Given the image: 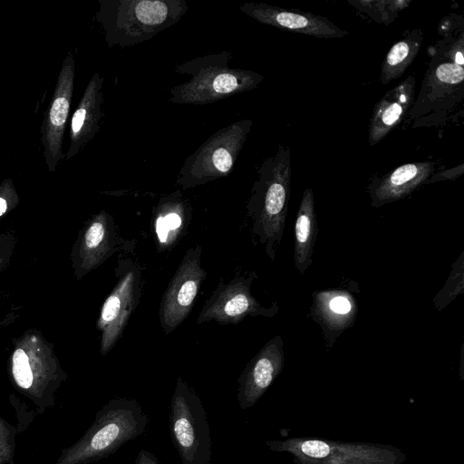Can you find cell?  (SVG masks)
I'll return each mask as SVG.
<instances>
[{
  "label": "cell",
  "mask_w": 464,
  "mask_h": 464,
  "mask_svg": "<svg viewBox=\"0 0 464 464\" xmlns=\"http://www.w3.org/2000/svg\"><path fill=\"white\" fill-rule=\"evenodd\" d=\"M256 173L257 179L246 204V214L251 221L252 234L274 261L282 241L290 199V147L280 144L274 155L262 161Z\"/></svg>",
  "instance_id": "1"
},
{
  "label": "cell",
  "mask_w": 464,
  "mask_h": 464,
  "mask_svg": "<svg viewBox=\"0 0 464 464\" xmlns=\"http://www.w3.org/2000/svg\"><path fill=\"white\" fill-rule=\"evenodd\" d=\"M95 20L109 47L142 44L180 21L186 0H99Z\"/></svg>",
  "instance_id": "2"
},
{
  "label": "cell",
  "mask_w": 464,
  "mask_h": 464,
  "mask_svg": "<svg viewBox=\"0 0 464 464\" xmlns=\"http://www.w3.org/2000/svg\"><path fill=\"white\" fill-rule=\"evenodd\" d=\"M232 58L230 51H221L175 65V72L190 75V78L170 88L169 102L204 105L257 88L264 76L254 71L231 67Z\"/></svg>",
  "instance_id": "3"
},
{
  "label": "cell",
  "mask_w": 464,
  "mask_h": 464,
  "mask_svg": "<svg viewBox=\"0 0 464 464\" xmlns=\"http://www.w3.org/2000/svg\"><path fill=\"white\" fill-rule=\"evenodd\" d=\"M439 33L442 37L433 46V56L427 70L421 91L416 101L414 112L420 116L435 115L450 108V102H457L458 94L463 96L464 80V34L461 28L458 34L457 21L447 17Z\"/></svg>",
  "instance_id": "4"
},
{
  "label": "cell",
  "mask_w": 464,
  "mask_h": 464,
  "mask_svg": "<svg viewBox=\"0 0 464 464\" xmlns=\"http://www.w3.org/2000/svg\"><path fill=\"white\" fill-rule=\"evenodd\" d=\"M267 448L288 453L295 464H403L406 454L391 444L294 437L268 440Z\"/></svg>",
  "instance_id": "5"
},
{
  "label": "cell",
  "mask_w": 464,
  "mask_h": 464,
  "mask_svg": "<svg viewBox=\"0 0 464 464\" xmlns=\"http://www.w3.org/2000/svg\"><path fill=\"white\" fill-rule=\"evenodd\" d=\"M149 417L135 399L116 397L97 413L94 424L75 450L77 461L104 458L141 435Z\"/></svg>",
  "instance_id": "6"
},
{
  "label": "cell",
  "mask_w": 464,
  "mask_h": 464,
  "mask_svg": "<svg viewBox=\"0 0 464 464\" xmlns=\"http://www.w3.org/2000/svg\"><path fill=\"white\" fill-rule=\"evenodd\" d=\"M252 125V120L244 119L214 132L185 160L176 179L177 185L184 189L194 188L228 176Z\"/></svg>",
  "instance_id": "7"
},
{
  "label": "cell",
  "mask_w": 464,
  "mask_h": 464,
  "mask_svg": "<svg viewBox=\"0 0 464 464\" xmlns=\"http://www.w3.org/2000/svg\"><path fill=\"white\" fill-rule=\"evenodd\" d=\"M169 423L182 464H210L212 444L207 411L195 390L180 377L170 399Z\"/></svg>",
  "instance_id": "8"
},
{
  "label": "cell",
  "mask_w": 464,
  "mask_h": 464,
  "mask_svg": "<svg viewBox=\"0 0 464 464\" xmlns=\"http://www.w3.org/2000/svg\"><path fill=\"white\" fill-rule=\"evenodd\" d=\"M115 275L116 285L105 299L98 321V327L102 331V354H106L121 338L142 291L141 267L132 258H119Z\"/></svg>",
  "instance_id": "9"
},
{
  "label": "cell",
  "mask_w": 464,
  "mask_h": 464,
  "mask_svg": "<svg viewBox=\"0 0 464 464\" xmlns=\"http://www.w3.org/2000/svg\"><path fill=\"white\" fill-rule=\"evenodd\" d=\"M256 278V273L252 272L247 276L235 277L227 284L221 280L206 300L196 320L197 324L215 321L219 324H237L249 315L274 317L279 309L277 302L265 307L250 291Z\"/></svg>",
  "instance_id": "10"
},
{
  "label": "cell",
  "mask_w": 464,
  "mask_h": 464,
  "mask_svg": "<svg viewBox=\"0 0 464 464\" xmlns=\"http://www.w3.org/2000/svg\"><path fill=\"white\" fill-rule=\"evenodd\" d=\"M201 253L200 245L186 252L163 294L160 321L166 334L173 332L187 319L207 276L201 266Z\"/></svg>",
  "instance_id": "11"
},
{
  "label": "cell",
  "mask_w": 464,
  "mask_h": 464,
  "mask_svg": "<svg viewBox=\"0 0 464 464\" xmlns=\"http://www.w3.org/2000/svg\"><path fill=\"white\" fill-rule=\"evenodd\" d=\"M75 77V61L69 52L62 63L51 102L41 126L43 154L47 169L53 172L62 160L63 142L70 114Z\"/></svg>",
  "instance_id": "12"
},
{
  "label": "cell",
  "mask_w": 464,
  "mask_h": 464,
  "mask_svg": "<svg viewBox=\"0 0 464 464\" xmlns=\"http://www.w3.org/2000/svg\"><path fill=\"white\" fill-rule=\"evenodd\" d=\"M359 293L354 280H349L345 285L312 293L310 315L320 326L328 350L354 324L358 313L355 294Z\"/></svg>",
  "instance_id": "13"
},
{
  "label": "cell",
  "mask_w": 464,
  "mask_h": 464,
  "mask_svg": "<svg viewBox=\"0 0 464 464\" xmlns=\"http://www.w3.org/2000/svg\"><path fill=\"white\" fill-rule=\"evenodd\" d=\"M238 9L261 24L281 30L319 38H342L348 34L329 19L308 12L254 2L244 3Z\"/></svg>",
  "instance_id": "14"
},
{
  "label": "cell",
  "mask_w": 464,
  "mask_h": 464,
  "mask_svg": "<svg viewBox=\"0 0 464 464\" xmlns=\"http://www.w3.org/2000/svg\"><path fill=\"white\" fill-rule=\"evenodd\" d=\"M285 365L284 341L271 338L248 362L237 382V401L242 410L253 407L281 373Z\"/></svg>",
  "instance_id": "15"
},
{
  "label": "cell",
  "mask_w": 464,
  "mask_h": 464,
  "mask_svg": "<svg viewBox=\"0 0 464 464\" xmlns=\"http://www.w3.org/2000/svg\"><path fill=\"white\" fill-rule=\"evenodd\" d=\"M103 77L99 72H94L85 87L71 119L70 144L65 154L66 160L76 156L100 130L103 116Z\"/></svg>",
  "instance_id": "16"
},
{
  "label": "cell",
  "mask_w": 464,
  "mask_h": 464,
  "mask_svg": "<svg viewBox=\"0 0 464 464\" xmlns=\"http://www.w3.org/2000/svg\"><path fill=\"white\" fill-rule=\"evenodd\" d=\"M434 166L431 161L406 163L386 174L373 177L367 187L371 206L380 208L407 197L426 183L433 173Z\"/></svg>",
  "instance_id": "17"
},
{
  "label": "cell",
  "mask_w": 464,
  "mask_h": 464,
  "mask_svg": "<svg viewBox=\"0 0 464 464\" xmlns=\"http://www.w3.org/2000/svg\"><path fill=\"white\" fill-rule=\"evenodd\" d=\"M415 79L409 75L389 90L375 104L370 120L368 140L370 146L379 143L401 123L413 102Z\"/></svg>",
  "instance_id": "18"
},
{
  "label": "cell",
  "mask_w": 464,
  "mask_h": 464,
  "mask_svg": "<svg viewBox=\"0 0 464 464\" xmlns=\"http://www.w3.org/2000/svg\"><path fill=\"white\" fill-rule=\"evenodd\" d=\"M190 206L180 190L161 197L153 210V225L160 250L171 248L190 218Z\"/></svg>",
  "instance_id": "19"
},
{
  "label": "cell",
  "mask_w": 464,
  "mask_h": 464,
  "mask_svg": "<svg viewBox=\"0 0 464 464\" xmlns=\"http://www.w3.org/2000/svg\"><path fill=\"white\" fill-rule=\"evenodd\" d=\"M128 243L118 234L113 218L105 211L99 213L85 230L82 253L86 268L95 267L115 251L126 250Z\"/></svg>",
  "instance_id": "20"
},
{
  "label": "cell",
  "mask_w": 464,
  "mask_h": 464,
  "mask_svg": "<svg viewBox=\"0 0 464 464\" xmlns=\"http://www.w3.org/2000/svg\"><path fill=\"white\" fill-rule=\"evenodd\" d=\"M317 234L314 196L313 189L308 188L303 193L295 222L294 262L301 275L312 265Z\"/></svg>",
  "instance_id": "21"
},
{
  "label": "cell",
  "mask_w": 464,
  "mask_h": 464,
  "mask_svg": "<svg viewBox=\"0 0 464 464\" xmlns=\"http://www.w3.org/2000/svg\"><path fill=\"white\" fill-rule=\"evenodd\" d=\"M423 40L421 29L407 31L387 53L381 66V82L387 84L400 78L415 59Z\"/></svg>",
  "instance_id": "22"
},
{
  "label": "cell",
  "mask_w": 464,
  "mask_h": 464,
  "mask_svg": "<svg viewBox=\"0 0 464 464\" xmlns=\"http://www.w3.org/2000/svg\"><path fill=\"white\" fill-rule=\"evenodd\" d=\"M359 12L376 23L389 24L405 9L411 0H353L348 1Z\"/></svg>",
  "instance_id": "23"
},
{
  "label": "cell",
  "mask_w": 464,
  "mask_h": 464,
  "mask_svg": "<svg viewBox=\"0 0 464 464\" xmlns=\"http://www.w3.org/2000/svg\"><path fill=\"white\" fill-rule=\"evenodd\" d=\"M463 255L462 252L459 259L452 265L450 276L444 287L434 298V304L438 310L444 308L463 290Z\"/></svg>",
  "instance_id": "24"
},
{
  "label": "cell",
  "mask_w": 464,
  "mask_h": 464,
  "mask_svg": "<svg viewBox=\"0 0 464 464\" xmlns=\"http://www.w3.org/2000/svg\"><path fill=\"white\" fill-rule=\"evenodd\" d=\"M28 356L22 349H17L13 355V374L16 383L28 389L33 383V373L30 369Z\"/></svg>",
  "instance_id": "25"
},
{
  "label": "cell",
  "mask_w": 464,
  "mask_h": 464,
  "mask_svg": "<svg viewBox=\"0 0 464 464\" xmlns=\"http://www.w3.org/2000/svg\"><path fill=\"white\" fill-rule=\"evenodd\" d=\"M464 171V164H460L457 167H453L451 169H444L438 171L436 173H432L431 176L428 179L426 183L443 181V180H454L459 176L463 174ZM425 183V184H426Z\"/></svg>",
  "instance_id": "26"
},
{
  "label": "cell",
  "mask_w": 464,
  "mask_h": 464,
  "mask_svg": "<svg viewBox=\"0 0 464 464\" xmlns=\"http://www.w3.org/2000/svg\"><path fill=\"white\" fill-rule=\"evenodd\" d=\"M13 187L12 180L10 179H5L3 180L0 187V216L4 215L8 208V202L6 198V195L8 194L10 188Z\"/></svg>",
  "instance_id": "27"
},
{
  "label": "cell",
  "mask_w": 464,
  "mask_h": 464,
  "mask_svg": "<svg viewBox=\"0 0 464 464\" xmlns=\"http://www.w3.org/2000/svg\"><path fill=\"white\" fill-rule=\"evenodd\" d=\"M134 464H161L159 459L146 450H140L137 454Z\"/></svg>",
  "instance_id": "28"
}]
</instances>
